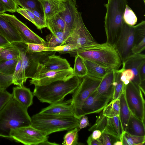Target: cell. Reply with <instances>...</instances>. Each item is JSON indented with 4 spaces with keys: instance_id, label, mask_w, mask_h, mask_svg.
<instances>
[{
    "instance_id": "4dcf8cb0",
    "label": "cell",
    "mask_w": 145,
    "mask_h": 145,
    "mask_svg": "<svg viewBox=\"0 0 145 145\" xmlns=\"http://www.w3.org/2000/svg\"><path fill=\"white\" fill-rule=\"evenodd\" d=\"M78 127L68 131L63 138V145H79L83 144L78 142Z\"/></svg>"
},
{
    "instance_id": "74e56055",
    "label": "cell",
    "mask_w": 145,
    "mask_h": 145,
    "mask_svg": "<svg viewBox=\"0 0 145 145\" xmlns=\"http://www.w3.org/2000/svg\"><path fill=\"white\" fill-rule=\"evenodd\" d=\"M107 122V117L104 115L102 112L98 117L95 123L89 129L92 131L95 130H98L102 133L105 127Z\"/></svg>"
},
{
    "instance_id": "52a82bcc",
    "label": "cell",
    "mask_w": 145,
    "mask_h": 145,
    "mask_svg": "<svg viewBox=\"0 0 145 145\" xmlns=\"http://www.w3.org/2000/svg\"><path fill=\"white\" fill-rule=\"evenodd\" d=\"M102 79L88 75L83 78L76 89L73 93L71 105L74 117L79 120L83 116L82 107L86 99L97 89Z\"/></svg>"
},
{
    "instance_id": "e0dca14e",
    "label": "cell",
    "mask_w": 145,
    "mask_h": 145,
    "mask_svg": "<svg viewBox=\"0 0 145 145\" xmlns=\"http://www.w3.org/2000/svg\"><path fill=\"white\" fill-rule=\"evenodd\" d=\"M45 20L50 18L66 8L67 0H38Z\"/></svg>"
},
{
    "instance_id": "ffe728a7",
    "label": "cell",
    "mask_w": 145,
    "mask_h": 145,
    "mask_svg": "<svg viewBox=\"0 0 145 145\" xmlns=\"http://www.w3.org/2000/svg\"><path fill=\"white\" fill-rule=\"evenodd\" d=\"M12 97L20 105L28 108L33 103L34 96L30 89L24 86L13 88Z\"/></svg>"
},
{
    "instance_id": "cb8c5ba5",
    "label": "cell",
    "mask_w": 145,
    "mask_h": 145,
    "mask_svg": "<svg viewBox=\"0 0 145 145\" xmlns=\"http://www.w3.org/2000/svg\"><path fill=\"white\" fill-rule=\"evenodd\" d=\"M115 70H110L105 75L97 89L101 95L112 99L114 90Z\"/></svg>"
},
{
    "instance_id": "6f0895ef",
    "label": "cell",
    "mask_w": 145,
    "mask_h": 145,
    "mask_svg": "<svg viewBox=\"0 0 145 145\" xmlns=\"http://www.w3.org/2000/svg\"><path fill=\"white\" fill-rule=\"evenodd\" d=\"M143 1H144V4H145V0H143Z\"/></svg>"
},
{
    "instance_id": "277c9868",
    "label": "cell",
    "mask_w": 145,
    "mask_h": 145,
    "mask_svg": "<svg viewBox=\"0 0 145 145\" xmlns=\"http://www.w3.org/2000/svg\"><path fill=\"white\" fill-rule=\"evenodd\" d=\"M127 0H108L104 5L106 8L104 27L106 42L114 45L118 40L125 22L123 14Z\"/></svg>"
},
{
    "instance_id": "bcb514c9",
    "label": "cell",
    "mask_w": 145,
    "mask_h": 145,
    "mask_svg": "<svg viewBox=\"0 0 145 145\" xmlns=\"http://www.w3.org/2000/svg\"><path fill=\"white\" fill-rule=\"evenodd\" d=\"M113 137L107 133H102L99 138L101 141L102 145H113L114 143L112 138Z\"/></svg>"
},
{
    "instance_id": "b9f144b4",
    "label": "cell",
    "mask_w": 145,
    "mask_h": 145,
    "mask_svg": "<svg viewBox=\"0 0 145 145\" xmlns=\"http://www.w3.org/2000/svg\"><path fill=\"white\" fill-rule=\"evenodd\" d=\"M7 12L12 13L17 12L18 7L16 0H0Z\"/></svg>"
},
{
    "instance_id": "7402d4cb",
    "label": "cell",
    "mask_w": 145,
    "mask_h": 145,
    "mask_svg": "<svg viewBox=\"0 0 145 145\" xmlns=\"http://www.w3.org/2000/svg\"><path fill=\"white\" fill-rule=\"evenodd\" d=\"M60 12L50 18L46 19V27L53 35L65 39L66 24Z\"/></svg>"
},
{
    "instance_id": "9f6ffc18",
    "label": "cell",
    "mask_w": 145,
    "mask_h": 145,
    "mask_svg": "<svg viewBox=\"0 0 145 145\" xmlns=\"http://www.w3.org/2000/svg\"><path fill=\"white\" fill-rule=\"evenodd\" d=\"M114 145H123V144L121 141L120 140H117L113 143Z\"/></svg>"
},
{
    "instance_id": "603a6c76",
    "label": "cell",
    "mask_w": 145,
    "mask_h": 145,
    "mask_svg": "<svg viewBox=\"0 0 145 145\" xmlns=\"http://www.w3.org/2000/svg\"><path fill=\"white\" fill-rule=\"evenodd\" d=\"M124 132L119 116L107 117L106 125L102 133L108 134L121 141Z\"/></svg>"
},
{
    "instance_id": "7bdbcfd3",
    "label": "cell",
    "mask_w": 145,
    "mask_h": 145,
    "mask_svg": "<svg viewBox=\"0 0 145 145\" xmlns=\"http://www.w3.org/2000/svg\"><path fill=\"white\" fill-rule=\"evenodd\" d=\"M12 98V94L6 89L0 90V112Z\"/></svg>"
},
{
    "instance_id": "d4e9b609",
    "label": "cell",
    "mask_w": 145,
    "mask_h": 145,
    "mask_svg": "<svg viewBox=\"0 0 145 145\" xmlns=\"http://www.w3.org/2000/svg\"><path fill=\"white\" fill-rule=\"evenodd\" d=\"M125 132L132 135L145 136V123L131 114Z\"/></svg>"
},
{
    "instance_id": "f6af8a7d",
    "label": "cell",
    "mask_w": 145,
    "mask_h": 145,
    "mask_svg": "<svg viewBox=\"0 0 145 145\" xmlns=\"http://www.w3.org/2000/svg\"><path fill=\"white\" fill-rule=\"evenodd\" d=\"M145 49V38L135 44L132 49L133 54H140Z\"/></svg>"
},
{
    "instance_id": "ee69618b",
    "label": "cell",
    "mask_w": 145,
    "mask_h": 145,
    "mask_svg": "<svg viewBox=\"0 0 145 145\" xmlns=\"http://www.w3.org/2000/svg\"><path fill=\"white\" fill-rule=\"evenodd\" d=\"M25 44L28 49L32 52H37L49 51L48 48L42 44L30 43Z\"/></svg>"
},
{
    "instance_id": "30bf717a",
    "label": "cell",
    "mask_w": 145,
    "mask_h": 145,
    "mask_svg": "<svg viewBox=\"0 0 145 145\" xmlns=\"http://www.w3.org/2000/svg\"><path fill=\"white\" fill-rule=\"evenodd\" d=\"M10 135V138L26 145H40L48 138L45 133L31 125L12 129Z\"/></svg>"
},
{
    "instance_id": "11a10c76",
    "label": "cell",
    "mask_w": 145,
    "mask_h": 145,
    "mask_svg": "<svg viewBox=\"0 0 145 145\" xmlns=\"http://www.w3.org/2000/svg\"><path fill=\"white\" fill-rule=\"evenodd\" d=\"M6 12L4 7L0 1V14H3Z\"/></svg>"
},
{
    "instance_id": "836d02e7",
    "label": "cell",
    "mask_w": 145,
    "mask_h": 145,
    "mask_svg": "<svg viewBox=\"0 0 145 145\" xmlns=\"http://www.w3.org/2000/svg\"><path fill=\"white\" fill-rule=\"evenodd\" d=\"M121 141L123 145H145V136L132 135L124 132Z\"/></svg>"
},
{
    "instance_id": "8d00e7d4",
    "label": "cell",
    "mask_w": 145,
    "mask_h": 145,
    "mask_svg": "<svg viewBox=\"0 0 145 145\" xmlns=\"http://www.w3.org/2000/svg\"><path fill=\"white\" fill-rule=\"evenodd\" d=\"M134 27L135 44L145 38V21H142L137 25H134Z\"/></svg>"
},
{
    "instance_id": "f546056e",
    "label": "cell",
    "mask_w": 145,
    "mask_h": 145,
    "mask_svg": "<svg viewBox=\"0 0 145 145\" xmlns=\"http://www.w3.org/2000/svg\"><path fill=\"white\" fill-rule=\"evenodd\" d=\"M73 70L74 76L80 78H83L88 74L87 68L83 59L77 54L75 55Z\"/></svg>"
},
{
    "instance_id": "f5cc1de1",
    "label": "cell",
    "mask_w": 145,
    "mask_h": 145,
    "mask_svg": "<svg viewBox=\"0 0 145 145\" xmlns=\"http://www.w3.org/2000/svg\"><path fill=\"white\" fill-rule=\"evenodd\" d=\"M102 132L98 130H95L93 131L92 133L90 135L91 137L95 139L99 138L101 137Z\"/></svg>"
},
{
    "instance_id": "8fae6325",
    "label": "cell",
    "mask_w": 145,
    "mask_h": 145,
    "mask_svg": "<svg viewBox=\"0 0 145 145\" xmlns=\"http://www.w3.org/2000/svg\"><path fill=\"white\" fill-rule=\"evenodd\" d=\"M134 25L124 24L120 34L114 45L122 62L133 54L132 49L135 44Z\"/></svg>"
},
{
    "instance_id": "5bb4252c",
    "label": "cell",
    "mask_w": 145,
    "mask_h": 145,
    "mask_svg": "<svg viewBox=\"0 0 145 145\" xmlns=\"http://www.w3.org/2000/svg\"><path fill=\"white\" fill-rule=\"evenodd\" d=\"M112 99V98L101 95L96 90L84 102L82 108L83 115L101 112Z\"/></svg>"
},
{
    "instance_id": "e575fe53",
    "label": "cell",
    "mask_w": 145,
    "mask_h": 145,
    "mask_svg": "<svg viewBox=\"0 0 145 145\" xmlns=\"http://www.w3.org/2000/svg\"><path fill=\"white\" fill-rule=\"evenodd\" d=\"M17 4L22 8L33 9L43 13L41 6L38 0H16Z\"/></svg>"
},
{
    "instance_id": "4316f807",
    "label": "cell",
    "mask_w": 145,
    "mask_h": 145,
    "mask_svg": "<svg viewBox=\"0 0 145 145\" xmlns=\"http://www.w3.org/2000/svg\"><path fill=\"white\" fill-rule=\"evenodd\" d=\"M20 57L19 50L14 43L0 47V61L12 59Z\"/></svg>"
},
{
    "instance_id": "d6986e66",
    "label": "cell",
    "mask_w": 145,
    "mask_h": 145,
    "mask_svg": "<svg viewBox=\"0 0 145 145\" xmlns=\"http://www.w3.org/2000/svg\"><path fill=\"white\" fill-rule=\"evenodd\" d=\"M17 12L33 23L39 29L46 27L47 25L43 14L37 10L18 7Z\"/></svg>"
},
{
    "instance_id": "681fc988",
    "label": "cell",
    "mask_w": 145,
    "mask_h": 145,
    "mask_svg": "<svg viewBox=\"0 0 145 145\" xmlns=\"http://www.w3.org/2000/svg\"><path fill=\"white\" fill-rule=\"evenodd\" d=\"M86 142L88 145H102L99 138L95 139L92 138L90 136L88 137Z\"/></svg>"
},
{
    "instance_id": "f35d334b",
    "label": "cell",
    "mask_w": 145,
    "mask_h": 145,
    "mask_svg": "<svg viewBox=\"0 0 145 145\" xmlns=\"http://www.w3.org/2000/svg\"><path fill=\"white\" fill-rule=\"evenodd\" d=\"M64 39L63 37L57 36L51 33L46 37V46L48 48H53L60 46Z\"/></svg>"
},
{
    "instance_id": "9a60e30c",
    "label": "cell",
    "mask_w": 145,
    "mask_h": 145,
    "mask_svg": "<svg viewBox=\"0 0 145 145\" xmlns=\"http://www.w3.org/2000/svg\"><path fill=\"white\" fill-rule=\"evenodd\" d=\"M72 68L66 59L53 54L47 56L39 63L34 76L48 71L68 70Z\"/></svg>"
},
{
    "instance_id": "d6a6232c",
    "label": "cell",
    "mask_w": 145,
    "mask_h": 145,
    "mask_svg": "<svg viewBox=\"0 0 145 145\" xmlns=\"http://www.w3.org/2000/svg\"><path fill=\"white\" fill-rule=\"evenodd\" d=\"M119 69L115 70L114 90L112 99L119 98L124 90L125 85L120 80L121 72Z\"/></svg>"
},
{
    "instance_id": "ac0fdd59",
    "label": "cell",
    "mask_w": 145,
    "mask_h": 145,
    "mask_svg": "<svg viewBox=\"0 0 145 145\" xmlns=\"http://www.w3.org/2000/svg\"><path fill=\"white\" fill-rule=\"evenodd\" d=\"M145 62V55L140 53L133 54L122 62L121 69H130L132 70L134 78L131 81L138 85L141 82L139 75V70L142 65Z\"/></svg>"
},
{
    "instance_id": "f1b7e54d",
    "label": "cell",
    "mask_w": 145,
    "mask_h": 145,
    "mask_svg": "<svg viewBox=\"0 0 145 145\" xmlns=\"http://www.w3.org/2000/svg\"><path fill=\"white\" fill-rule=\"evenodd\" d=\"M120 110V99H112L105 106L102 112L107 117L119 116Z\"/></svg>"
},
{
    "instance_id": "484cf974",
    "label": "cell",
    "mask_w": 145,
    "mask_h": 145,
    "mask_svg": "<svg viewBox=\"0 0 145 145\" xmlns=\"http://www.w3.org/2000/svg\"><path fill=\"white\" fill-rule=\"evenodd\" d=\"M83 59L87 70V75L91 77L102 79L108 72L111 70L104 67L92 61Z\"/></svg>"
},
{
    "instance_id": "ba28073f",
    "label": "cell",
    "mask_w": 145,
    "mask_h": 145,
    "mask_svg": "<svg viewBox=\"0 0 145 145\" xmlns=\"http://www.w3.org/2000/svg\"><path fill=\"white\" fill-rule=\"evenodd\" d=\"M98 43L85 25L82 13L78 12L72 31L60 46L75 44L79 46L84 50Z\"/></svg>"
},
{
    "instance_id": "f907efd6",
    "label": "cell",
    "mask_w": 145,
    "mask_h": 145,
    "mask_svg": "<svg viewBox=\"0 0 145 145\" xmlns=\"http://www.w3.org/2000/svg\"><path fill=\"white\" fill-rule=\"evenodd\" d=\"M139 75L141 82L145 81V62L142 65L140 68Z\"/></svg>"
},
{
    "instance_id": "9c48e42d",
    "label": "cell",
    "mask_w": 145,
    "mask_h": 145,
    "mask_svg": "<svg viewBox=\"0 0 145 145\" xmlns=\"http://www.w3.org/2000/svg\"><path fill=\"white\" fill-rule=\"evenodd\" d=\"M124 92L131 114L145 123V100L139 86L130 81L125 85Z\"/></svg>"
},
{
    "instance_id": "5b68a950",
    "label": "cell",
    "mask_w": 145,
    "mask_h": 145,
    "mask_svg": "<svg viewBox=\"0 0 145 145\" xmlns=\"http://www.w3.org/2000/svg\"><path fill=\"white\" fill-rule=\"evenodd\" d=\"M18 48L21 58V68L13 84L22 86L28 78H32L36 73L39 63L47 56L55 52H34L29 50L23 42L14 43Z\"/></svg>"
},
{
    "instance_id": "c3c4849f",
    "label": "cell",
    "mask_w": 145,
    "mask_h": 145,
    "mask_svg": "<svg viewBox=\"0 0 145 145\" xmlns=\"http://www.w3.org/2000/svg\"><path fill=\"white\" fill-rule=\"evenodd\" d=\"M22 63V59L20 56L16 66L14 72L13 74V84L14 82L16 80L18 73L21 68Z\"/></svg>"
},
{
    "instance_id": "3957f363",
    "label": "cell",
    "mask_w": 145,
    "mask_h": 145,
    "mask_svg": "<svg viewBox=\"0 0 145 145\" xmlns=\"http://www.w3.org/2000/svg\"><path fill=\"white\" fill-rule=\"evenodd\" d=\"M110 70L119 69L122 62L115 45L106 42L92 46L76 54Z\"/></svg>"
},
{
    "instance_id": "d590c367",
    "label": "cell",
    "mask_w": 145,
    "mask_h": 145,
    "mask_svg": "<svg viewBox=\"0 0 145 145\" xmlns=\"http://www.w3.org/2000/svg\"><path fill=\"white\" fill-rule=\"evenodd\" d=\"M123 18L125 23L131 26L134 25L137 22L136 16L128 5H126Z\"/></svg>"
},
{
    "instance_id": "816d5d0a",
    "label": "cell",
    "mask_w": 145,
    "mask_h": 145,
    "mask_svg": "<svg viewBox=\"0 0 145 145\" xmlns=\"http://www.w3.org/2000/svg\"><path fill=\"white\" fill-rule=\"evenodd\" d=\"M11 44L6 38L0 34V47Z\"/></svg>"
},
{
    "instance_id": "83f0119b",
    "label": "cell",
    "mask_w": 145,
    "mask_h": 145,
    "mask_svg": "<svg viewBox=\"0 0 145 145\" xmlns=\"http://www.w3.org/2000/svg\"><path fill=\"white\" fill-rule=\"evenodd\" d=\"M119 99L120 102L119 117L124 132L131 114L125 100L124 90Z\"/></svg>"
},
{
    "instance_id": "1f68e13d",
    "label": "cell",
    "mask_w": 145,
    "mask_h": 145,
    "mask_svg": "<svg viewBox=\"0 0 145 145\" xmlns=\"http://www.w3.org/2000/svg\"><path fill=\"white\" fill-rule=\"evenodd\" d=\"M19 58L0 61V73L6 75L13 74Z\"/></svg>"
},
{
    "instance_id": "7a4b0ae2",
    "label": "cell",
    "mask_w": 145,
    "mask_h": 145,
    "mask_svg": "<svg viewBox=\"0 0 145 145\" xmlns=\"http://www.w3.org/2000/svg\"><path fill=\"white\" fill-rule=\"evenodd\" d=\"M81 78L74 76L67 80L57 81L44 86H35L33 93L42 103L50 105L61 102L67 95L74 92L80 84Z\"/></svg>"
},
{
    "instance_id": "ab89813d",
    "label": "cell",
    "mask_w": 145,
    "mask_h": 145,
    "mask_svg": "<svg viewBox=\"0 0 145 145\" xmlns=\"http://www.w3.org/2000/svg\"><path fill=\"white\" fill-rule=\"evenodd\" d=\"M119 70L121 72L120 80L125 85H127L134 79V75L131 69H123L121 68Z\"/></svg>"
},
{
    "instance_id": "7dc6e473",
    "label": "cell",
    "mask_w": 145,
    "mask_h": 145,
    "mask_svg": "<svg viewBox=\"0 0 145 145\" xmlns=\"http://www.w3.org/2000/svg\"><path fill=\"white\" fill-rule=\"evenodd\" d=\"M89 125L88 117L84 115L82 116L79 120V123L78 128L80 129L86 127Z\"/></svg>"
},
{
    "instance_id": "7c38bea8",
    "label": "cell",
    "mask_w": 145,
    "mask_h": 145,
    "mask_svg": "<svg viewBox=\"0 0 145 145\" xmlns=\"http://www.w3.org/2000/svg\"><path fill=\"white\" fill-rule=\"evenodd\" d=\"M0 15L10 23L14 27L23 42L41 44L46 46V41L32 31L14 15L4 13Z\"/></svg>"
},
{
    "instance_id": "44dd1931",
    "label": "cell",
    "mask_w": 145,
    "mask_h": 145,
    "mask_svg": "<svg viewBox=\"0 0 145 145\" xmlns=\"http://www.w3.org/2000/svg\"><path fill=\"white\" fill-rule=\"evenodd\" d=\"M0 34L11 43L23 42L13 25L0 15Z\"/></svg>"
},
{
    "instance_id": "60d3db41",
    "label": "cell",
    "mask_w": 145,
    "mask_h": 145,
    "mask_svg": "<svg viewBox=\"0 0 145 145\" xmlns=\"http://www.w3.org/2000/svg\"><path fill=\"white\" fill-rule=\"evenodd\" d=\"M13 84V74L6 75L0 73V90L6 89Z\"/></svg>"
},
{
    "instance_id": "8992f818",
    "label": "cell",
    "mask_w": 145,
    "mask_h": 145,
    "mask_svg": "<svg viewBox=\"0 0 145 145\" xmlns=\"http://www.w3.org/2000/svg\"><path fill=\"white\" fill-rule=\"evenodd\" d=\"M31 118V125L47 136L55 132L68 131L78 127L79 119L74 116L44 115L39 113Z\"/></svg>"
},
{
    "instance_id": "2e32d148",
    "label": "cell",
    "mask_w": 145,
    "mask_h": 145,
    "mask_svg": "<svg viewBox=\"0 0 145 145\" xmlns=\"http://www.w3.org/2000/svg\"><path fill=\"white\" fill-rule=\"evenodd\" d=\"M71 102L70 99L50 104L38 113L46 115L74 117Z\"/></svg>"
},
{
    "instance_id": "6da1fadb",
    "label": "cell",
    "mask_w": 145,
    "mask_h": 145,
    "mask_svg": "<svg viewBox=\"0 0 145 145\" xmlns=\"http://www.w3.org/2000/svg\"><path fill=\"white\" fill-rule=\"evenodd\" d=\"M27 108L13 97L0 112V137L10 138L12 129L31 125Z\"/></svg>"
},
{
    "instance_id": "4fadbf2b",
    "label": "cell",
    "mask_w": 145,
    "mask_h": 145,
    "mask_svg": "<svg viewBox=\"0 0 145 145\" xmlns=\"http://www.w3.org/2000/svg\"><path fill=\"white\" fill-rule=\"evenodd\" d=\"M74 76L73 69L50 71L34 76L29 81L30 84L42 86L61 80H67Z\"/></svg>"
},
{
    "instance_id": "db71d44e",
    "label": "cell",
    "mask_w": 145,
    "mask_h": 145,
    "mask_svg": "<svg viewBox=\"0 0 145 145\" xmlns=\"http://www.w3.org/2000/svg\"><path fill=\"white\" fill-rule=\"evenodd\" d=\"M57 145L59 144L55 142H52L49 141L47 140L41 144L40 145Z\"/></svg>"
}]
</instances>
